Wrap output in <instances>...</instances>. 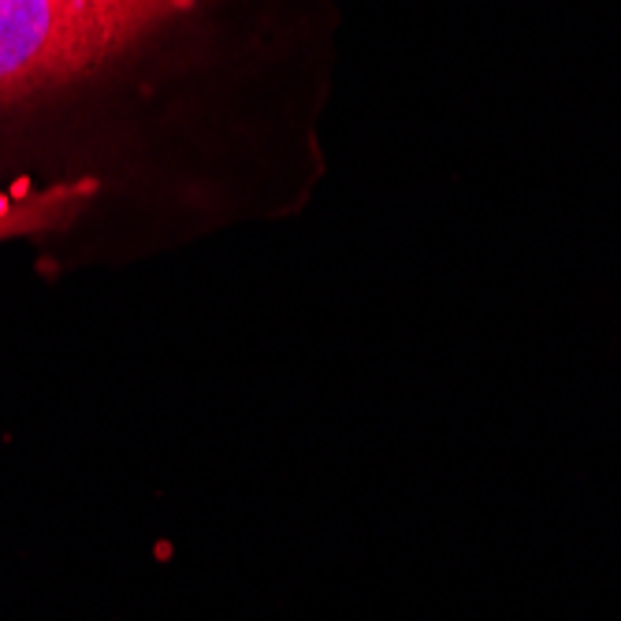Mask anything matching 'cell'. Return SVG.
Segmentation results:
<instances>
[{
	"label": "cell",
	"instance_id": "cell-1",
	"mask_svg": "<svg viewBox=\"0 0 621 621\" xmlns=\"http://www.w3.org/2000/svg\"><path fill=\"white\" fill-rule=\"evenodd\" d=\"M79 205L67 197H19L0 205V246H27L45 272H67Z\"/></svg>",
	"mask_w": 621,
	"mask_h": 621
}]
</instances>
